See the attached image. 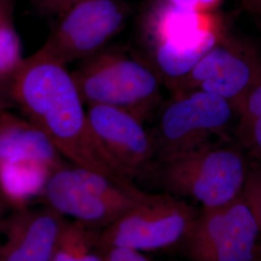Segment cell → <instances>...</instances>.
Listing matches in <instances>:
<instances>
[{
  "label": "cell",
  "instance_id": "1",
  "mask_svg": "<svg viewBox=\"0 0 261 261\" xmlns=\"http://www.w3.org/2000/svg\"><path fill=\"white\" fill-rule=\"evenodd\" d=\"M6 94L71 165L134 183L96 136L66 65L39 48L23 60Z\"/></svg>",
  "mask_w": 261,
  "mask_h": 261
},
{
  "label": "cell",
  "instance_id": "2",
  "mask_svg": "<svg viewBox=\"0 0 261 261\" xmlns=\"http://www.w3.org/2000/svg\"><path fill=\"white\" fill-rule=\"evenodd\" d=\"M228 35L224 18L217 12L181 9L165 0L153 3L143 20L150 62L168 87Z\"/></svg>",
  "mask_w": 261,
  "mask_h": 261
},
{
  "label": "cell",
  "instance_id": "3",
  "mask_svg": "<svg viewBox=\"0 0 261 261\" xmlns=\"http://www.w3.org/2000/svg\"><path fill=\"white\" fill-rule=\"evenodd\" d=\"M71 75L85 105L117 108L141 122L162 101L163 81L152 63L118 47L103 48Z\"/></svg>",
  "mask_w": 261,
  "mask_h": 261
},
{
  "label": "cell",
  "instance_id": "4",
  "mask_svg": "<svg viewBox=\"0 0 261 261\" xmlns=\"http://www.w3.org/2000/svg\"><path fill=\"white\" fill-rule=\"evenodd\" d=\"M249 172L242 147L210 143L160 161L152 177H157L169 195L192 198L208 210L242 196Z\"/></svg>",
  "mask_w": 261,
  "mask_h": 261
},
{
  "label": "cell",
  "instance_id": "5",
  "mask_svg": "<svg viewBox=\"0 0 261 261\" xmlns=\"http://www.w3.org/2000/svg\"><path fill=\"white\" fill-rule=\"evenodd\" d=\"M149 193L98 172L66 164L50 175L43 196L62 216L102 230Z\"/></svg>",
  "mask_w": 261,
  "mask_h": 261
},
{
  "label": "cell",
  "instance_id": "6",
  "mask_svg": "<svg viewBox=\"0 0 261 261\" xmlns=\"http://www.w3.org/2000/svg\"><path fill=\"white\" fill-rule=\"evenodd\" d=\"M65 161L35 124L8 111L0 113V193L5 199L22 206L43 195Z\"/></svg>",
  "mask_w": 261,
  "mask_h": 261
},
{
  "label": "cell",
  "instance_id": "7",
  "mask_svg": "<svg viewBox=\"0 0 261 261\" xmlns=\"http://www.w3.org/2000/svg\"><path fill=\"white\" fill-rule=\"evenodd\" d=\"M199 210L176 196H147L100 231L103 251L127 248L148 252L181 246L196 222Z\"/></svg>",
  "mask_w": 261,
  "mask_h": 261
},
{
  "label": "cell",
  "instance_id": "8",
  "mask_svg": "<svg viewBox=\"0 0 261 261\" xmlns=\"http://www.w3.org/2000/svg\"><path fill=\"white\" fill-rule=\"evenodd\" d=\"M234 114L225 99L201 90L172 96L151 134L157 163L203 147L229 127Z\"/></svg>",
  "mask_w": 261,
  "mask_h": 261
},
{
  "label": "cell",
  "instance_id": "9",
  "mask_svg": "<svg viewBox=\"0 0 261 261\" xmlns=\"http://www.w3.org/2000/svg\"><path fill=\"white\" fill-rule=\"evenodd\" d=\"M181 247L187 261H261V228L244 196L201 209Z\"/></svg>",
  "mask_w": 261,
  "mask_h": 261
},
{
  "label": "cell",
  "instance_id": "10",
  "mask_svg": "<svg viewBox=\"0 0 261 261\" xmlns=\"http://www.w3.org/2000/svg\"><path fill=\"white\" fill-rule=\"evenodd\" d=\"M129 13L121 0H83L57 16L40 49L63 65L85 60L106 48L125 27Z\"/></svg>",
  "mask_w": 261,
  "mask_h": 261
},
{
  "label": "cell",
  "instance_id": "11",
  "mask_svg": "<svg viewBox=\"0 0 261 261\" xmlns=\"http://www.w3.org/2000/svg\"><path fill=\"white\" fill-rule=\"evenodd\" d=\"M259 58L260 50L228 35L169 90L174 95L194 90L218 95L231 103L237 113L256 75Z\"/></svg>",
  "mask_w": 261,
  "mask_h": 261
},
{
  "label": "cell",
  "instance_id": "12",
  "mask_svg": "<svg viewBox=\"0 0 261 261\" xmlns=\"http://www.w3.org/2000/svg\"><path fill=\"white\" fill-rule=\"evenodd\" d=\"M87 115L105 148L132 180L153 176L156 151L143 122L128 112L101 105L87 106Z\"/></svg>",
  "mask_w": 261,
  "mask_h": 261
},
{
  "label": "cell",
  "instance_id": "13",
  "mask_svg": "<svg viewBox=\"0 0 261 261\" xmlns=\"http://www.w3.org/2000/svg\"><path fill=\"white\" fill-rule=\"evenodd\" d=\"M66 221L48 206H21L0 223V261H51Z\"/></svg>",
  "mask_w": 261,
  "mask_h": 261
},
{
  "label": "cell",
  "instance_id": "14",
  "mask_svg": "<svg viewBox=\"0 0 261 261\" xmlns=\"http://www.w3.org/2000/svg\"><path fill=\"white\" fill-rule=\"evenodd\" d=\"M100 231L76 221H66L51 261H105Z\"/></svg>",
  "mask_w": 261,
  "mask_h": 261
},
{
  "label": "cell",
  "instance_id": "15",
  "mask_svg": "<svg viewBox=\"0 0 261 261\" xmlns=\"http://www.w3.org/2000/svg\"><path fill=\"white\" fill-rule=\"evenodd\" d=\"M23 60L19 34L10 16L0 21V89L7 87Z\"/></svg>",
  "mask_w": 261,
  "mask_h": 261
},
{
  "label": "cell",
  "instance_id": "16",
  "mask_svg": "<svg viewBox=\"0 0 261 261\" xmlns=\"http://www.w3.org/2000/svg\"><path fill=\"white\" fill-rule=\"evenodd\" d=\"M237 115L239 117L237 130L246 129L261 118V51L256 75L243 98Z\"/></svg>",
  "mask_w": 261,
  "mask_h": 261
},
{
  "label": "cell",
  "instance_id": "17",
  "mask_svg": "<svg viewBox=\"0 0 261 261\" xmlns=\"http://www.w3.org/2000/svg\"><path fill=\"white\" fill-rule=\"evenodd\" d=\"M243 196L251 207L261 228V165L250 170Z\"/></svg>",
  "mask_w": 261,
  "mask_h": 261
},
{
  "label": "cell",
  "instance_id": "18",
  "mask_svg": "<svg viewBox=\"0 0 261 261\" xmlns=\"http://www.w3.org/2000/svg\"><path fill=\"white\" fill-rule=\"evenodd\" d=\"M237 136L243 150L261 165V118L246 129L237 130Z\"/></svg>",
  "mask_w": 261,
  "mask_h": 261
},
{
  "label": "cell",
  "instance_id": "19",
  "mask_svg": "<svg viewBox=\"0 0 261 261\" xmlns=\"http://www.w3.org/2000/svg\"><path fill=\"white\" fill-rule=\"evenodd\" d=\"M83 0H31L39 13L46 16H58Z\"/></svg>",
  "mask_w": 261,
  "mask_h": 261
},
{
  "label": "cell",
  "instance_id": "20",
  "mask_svg": "<svg viewBox=\"0 0 261 261\" xmlns=\"http://www.w3.org/2000/svg\"><path fill=\"white\" fill-rule=\"evenodd\" d=\"M181 9L201 13L216 12L226 0H165Z\"/></svg>",
  "mask_w": 261,
  "mask_h": 261
},
{
  "label": "cell",
  "instance_id": "21",
  "mask_svg": "<svg viewBox=\"0 0 261 261\" xmlns=\"http://www.w3.org/2000/svg\"><path fill=\"white\" fill-rule=\"evenodd\" d=\"M105 261H153L144 252L127 248H110L105 251Z\"/></svg>",
  "mask_w": 261,
  "mask_h": 261
},
{
  "label": "cell",
  "instance_id": "22",
  "mask_svg": "<svg viewBox=\"0 0 261 261\" xmlns=\"http://www.w3.org/2000/svg\"><path fill=\"white\" fill-rule=\"evenodd\" d=\"M241 3L256 23L261 21V0H241Z\"/></svg>",
  "mask_w": 261,
  "mask_h": 261
},
{
  "label": "cell",
  "instance_id": "23",
  "mask_svg": "<svg viewBox=\"0 0 261 261\" xmlns=\"http://www.w3.org/2000/svg\"><path fill=\"white\" fill-rule=\"evenodd\" d=\"M13 0H0V21L2 19L13 16Z\"/></svg>",
  "mask_w": 261,
  "mask_h": 261
},
{
  "label": "cell",
  "instance_id": "24",
  "mask_svg": "<svg viewBox=\"0 0 261 261\" xmlns=\"http://www.w3.org/2000/svg\"><path fill=\"white\" fill-rule=\"evenodd\" d=\"M11 105H13V103H11L6 93H4L2 89H0V113L5 112V111H8Z\"/></svg>",
  "mask_w": 261,
  "mask_h": 261
},
{
  "label": "cell",
  "instance_id": "25",
  "mask_svg": "<svg viewBox=\"0 0 261 261\" xmlns=\"http://www.w3.org/2000/svg\"><path fill=\"white\" fill-rule=\"evenodd\" d=\"M3 197L4 196H2V194L0 193V223L2 222V215H3V205H4Z\"/></svg>",
  "mask_w": 261,
  "mask_h": 261
},
{
  "label": "cell",
  "instance_id": "26",
  "mask_svg": "<svg viewBox=\"0 0 261 261\" xmlns=\"http://www.w3.org/2000/svg\"><path fill=\"white\" fill-rule=\"evenodd\" d=\"M257 24H258V27L261 28V21H259V22H257Z\"/></svg>",
  "mask_w": 261,
  "mask_h": 261
}]
</instances>
